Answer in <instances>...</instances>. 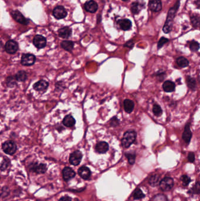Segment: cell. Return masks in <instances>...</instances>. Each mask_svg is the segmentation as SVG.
<instances>
[{
	"mask_svg": "<svg viewBox=\"0 0 200 201\" xmlns=\"http://www.w3.org/2000/svg\"><path fill=\"white\" fill-rule=\"evenodd\" d=\"M82 157V154L80 151H75L70 155L69 162L72 165L77 166L81 163Z\"/></svg>",
	"mask_w": 200,
	"mask_h": 201,
	"instance_id": "cell-6",
	"label": "cell"
},
{
	"mask_svg": "<svg viewBox=\"0 0 200 201\" xmlns=\"http://www.w3.org/2000/svg\"><path fill=\"white\" fill-rule=\"evenodd\" d=\"M142 9L141 5L138 2H133L131 6V11L134 14H137Z\"/></svg>",
	"mask_w": 200,
	"mask_h": 201,
	"instance_id": "cell-29",
	"label": "cell"
},
{
	"mask_svg": "<svg viewBox=\"0 0 200 201\" xmlns=\"http://www.w3.org/2000/svg\"><path fill=\"white\" fill-rule=\"evenodd\" d=\"M54 16L57 19H63L67 15V12L62 6H57L55 7L53 11Z\"/></svg>",
	"mask_w": 200,
	"mask_h": 201,
	"instance_id": "cell-10",
	"label": "cell"
},
{
	"mask_svg": "<svg viewBox=\"0 0 200 201\" xmlns=\"http://www.w3.org/2000/svg\"><path fill=\"white\" fill-rule=\"evenodd\" d=\"M165 72H163V71H161V72H158L157 73V78H160V81H161V80H163L164 79V76H165Z\"/></svg>",
	"mask_w": 200,
	"mask_h": 201,
	"instance_id": "cell-43",
	"label": "cell"
},
{
	"mask_svg": "<svg viewBox=\"0 0 200 201\" xmlns=\"http://www.w3.org/2000/svg\"><path fill=\"white\" fill-rule=\"evenodd\" d=\"M167 196L164 195V194H157L153 198V201H167Z\"/></svg>",
	"mask_w": 200,
	"mask_h": 201,
	"instance_id": "cell-36",
	"label": "cell"
},
{
	"mask_svg": "<svg viewBox=\"0 0 200 201\" xmlns=\"http://www.w3.org/2000/svg\"><path fill=\"white\" fill-rule=\"evenodd\" d=\"M177 65L181 68H185L189 65L188 60L184 57H178L176 59Z\"/></svg>",
	"mask_w": 200,
	"mask_h": 201,
	"instance_id": "cell-26",
	"label": "cell"
},
{
	"mask_svg": "<svg viewBox=\"0 0 200 201\" xmlns=\"http://www.w3.org/2000/svg\"><path fill=\"white\" fill-rule=\"evenodd\" d=\"M7 85L8 87L13 88L16 85V81L13 76H8L7 79Z\"/></svg>",
	"mask_w": 200,
	"mask_h": 201,
	"instance_id": "cell-38",
	"label": "cell"
},
{
	"mask_svg": "<svg viewBox=\"0 0 200 201\" xmlns=\"http://www.w3.org/2000/svg\"><path fill=\"white\" fill-rule=\"evenodd\" d=\"M180 5V1H177L175 4V5L169 10L167 14L166 21L165 22V24L163 28V31L165 34H168L172 31L173 21L176 15V13L179 8Z\"/></svg>",
	"mask_w": 200,
	"mask_h": 201,
	"instance_id": "cell-1",
	"label": "cell"
},
{
	"mask_svg": "<svg viewBox=\"0 0 200 201\" xmlns=\"http://www.w3.org/2000/svg\"><path fill=\"white\" fill-rule=\"evenodd\" d=\"M123 104L125 110L127 113H131L133 111L134 108V104L133 100L128 99L125 100H124Z\"/></svg>",
	"mask_w": 200,
	"mask_h": 201,
	"instance_id": "cell-23",
	"label": "cell"
},
{
	"mask_svg": "<svg viewBox=\"0 0 200 201\" xmlns=\"http://www.w3.org/2000/svg\"><path fill=\"white\" fill-rule=\"evenodd\" d=\"M195 154L193 152H190L188 154V159L190 162L193 163L195 161Z\"/></svg>",
	"mask_w": 200,
	"mask_h": 201,
	"instance_id": "cell-42",
	"label": "cell"
},
{
	"mask_svg": "<svg viewBox=\"0 0 200 201\" xmlns=\"http://www.w3.org/2000/svg\"><path fill=\"white\" fill-rule=\"evenodd\" d=\"M5 50L7 53L14 54L18 50V43L14 40H10L5 44Z\"/></svg>",
	"mask_w": 200,
	"mask_h": 201,
	"instance_id": "cell-8",
	"label": "cell"
},
{
	"mask_svg": "<svg viewBox=\"0 0 200 201\" xmlns=\"http://www.w3.org/2000/svg\"><path fill=\"white\" fill-rule=\"evenodd\" d=\"M159 182H160V176L157 174L151 176L149 181V183L151 187H156L158 184H160Z\"/></svg>",
	"mask_w": 200,
	"mask_h": 201,
	"instance_id": "cell-25",
	"label": "cell"
},
{
	"mask_svg": "<svg viewBox=\"0 0 200 201\" xmlns=\"http://www.w3.org/2000/svg\"><path fill=\"white\" fill-rule=\"evenodd\" d=\"M145 194H143L142 190L140 189H136L133 194V198L135 200H140L145 197Z\"/></svg>",
	"mask_w": 200,
	"mask_h": 201,
	"instance_id": "cell-30",
	"label": "cell"
},
{
	"mask_svg": "<svg viewBox=\"0 0 200 201\" xmlns=\"http://www.w3.org/2000/svg\"><path fill=\"white\" fill-rule=\"evenodd\" d=\"M36 61V57L31 54H24L21 57V64L24 66L32 65Z\"/></svg>",
	"mask_w": 200,
	"mask_h": 201,
	"instance_id": "cell-7",
	"label": "cell"
},
{
	"mask_svg": "<svg viewBox=\"0 0 200 201\" xmlns=\"http://www.w3.org/2000/svg\"><path fill=\"white\" fill-rule=\"evenodd\" d=\"M78 173L79 176L85 180L89 179L91 176L90 170L85 166H82L78 170Z\"/></svg>",
	"mask_w": 200,
	"mask_h": 201,
	"instance_id": "cell-16",
	"label": "cell"
},
{
	"mask_svg": "<svg viewBox=\"0 0 200 201\" xmlns=\"http://www.w3.org/2000/svg\"><path fill=\"white\" fill-rule=\"evenodd\" d=\"M163 89L166 92H172L175 90V84L171 81H166L163 85Z\"/></svg>",
	"mask_w": 200,
	"mask_h": 201,
	"instance_id": "cell-22",
	"label": "cell"
},
{
	"mask_svg": "<svg viewBox=\"0 0 200 201\" xmlns=\"http://www.w3.org/2000/svg\"><path fill=\"white\" fill-rule=\"evenodd\" d=\"M188 193L193 194H200V181H197L196 184L188 191Z\"/></svg>",
	"mask_w": 200,
	"mask_h": 201,
	"instance_id": "cell-31",
	"label": "cell"
},
{
	"mask_svg": "<svg viewBox=\"0 0 200 201\" xmlns=\"http://www.w3.org/2000/svg\"><path fill=\"white\" fill-rule=\"evenodd\" d=\"M29 170L34 172L38 174L45 173L46 172L47 167L44 164H38L37 162L32 163L29 166Z\"/></svg>",
	"mask_w": 200,
	"mask_h": 201,
	"instance_id": "cell-5",
	"label": "cell"
},
{
	"mask_svg": "<svg viewBox=\"0 0 200 201\" xmlns=\"http://www.w3.org/2000/svg\"><path fill=\"white\" fill-rule=\"evenodd\" d=\"M199 19H200V18L196 17V16L191 18V22H192V24H193V25L194 27H197L200 25V22H197V20H199Z\"/></svg>",
	"mask_w": 200,
	"mask_h": 201,
	"instance_id": "cell-41",
	"label": "cell"
},
{
	"mask_svg": "<svg viewBox=\"0 0 200 201\" xmlns=\"http://www.w3.org/2000/svg\"><path fill=\"white\" fill-rule=\"evenodd\" d=\"M72 199L71 197H69V196L68 195H66V196H64L63 197H62L59 201H71Z\"/></svg>",
	"mask_w": 200,
	"mask_h": 201,
	"instance_id": "cell-44",
	"label": "cell"
},
{
	"mask_svg": "<svg viewBox=\"0 0 200 201\" xmlns=\"http://www.w3.org/2000/svg\"><path fill=\"white\" fill-rule=\"evenodd\" d=\"M182 138L187 145L190 144L191 138H192V132L190 129V124L188 123L184 128V130L183 132Z\"/></svg>",
	"mask_w": 200,
	"mask_h": 201,
	"instance_id": "cell-14",
	"label": "cell"
},
{
	"mask_svg": "<svg viewBox=\"0 0 200 201\" xmlns=\"http://www.w3.org/2000/svg\"><path fill=\"white\" fill-rule=\"evenodd\" d=\"M153 112L157 116H160L163 114V110L160 105L157 104H154L153 108Z\"/></svg>",
	"mask_w": 200,
	"mask_h": 201,
	"instance_id": "cell-34",
	"label": "cell"
},
{
	"mask_svg": "<svg viewBox=\"0 0 200 201\" xmlns=\"http://www.w3.org/2000/svg\"><path fill=\"white\" fill-rule=\"evenodd\" d=\"M149 7L151 11L157 13L162 9V4L160 0H150Z\"/></svg>",
	"mask_w": 200,
	"mask_h": 201,
	"instance_id": "cell-11",
	"label": "cell"
},
{
	"mask_svg": "<svg viewBox=\"0 0 200 201\" xmlns=\"http://www.w3.org/2000/svg\"><path fill=\"white\" fill-rule=\"evenodd\" d=\"M84 7L86 11L91 13H94L96 12L98 8V4L94 0H90L86 2Z\"/></svg>",
	"mask_w": 200,
	"mask_h": 201,
	"instance_id": "cell-15",
	"label": "cell"
},
{
	"mask_svg": "<svg viewBox=\"0 0 200 201\" xmlns=\"http://www.w3.org/2000/svg\"><path fill=\"white\" fill-rule=\"evenodd\" d=\"M59 35L62 38H68L72 34L71 29L68 27H63L62 28L60 29L58 31Z\"/></svg>",
	"mask_w": 200,
	"mask_h": 201,
	"instance_id": "cell-21",
	"label": "cell"
},
{
	"mask_svg": "<svg viewBox=\"0 0 200 201\" xmlns=\"http://www.w3.org/2000/svg\"><path fill=\"white\" fill-rule=\"evenodd\" d=\"M49 86V83L45 80H40L34 85V89L37 91H44Z\"/></svg>",
	"mask_w": 200,
	"mask_h": 201,
	"instance_id": "cell-18",
	"label": "cell"
},
{
	"mask_svg": "<svg viewBox=\"0 0 200 201\" xmlns=\"http://www.w3.org/2000/svg\"><path fill=\"white\" fill-rule=\"evenodd\" d=\"M199 81H200V77H199Z\"/></svg>",
	"mask_w": 200,
	"mask_h": 201,
	"instance_id": "cell-47",
	"label": "cell"
},
{
	"mask_svg": "<svg viewBox=\"0 0 200 201\" xmlns=\"http://www.w3.org/2000/svg\"><path fill=\"white\" fill-rule=\"evenodd\" d=\"M180 179L183 182V185L184 187H187L191 181V178L186 175H184L181 176Z\"/></svg>",
	"mask_w": 200,
	"mask_h": 201,
	"instance_id": "cell-35",
	"label": "cell"
},
{
	"mask_svg": "<svg viewBox=\"0 0 200 201\" xmlns=\"http://www.w3.org/2000/svg\"><path fill=\"white\" fill-rule=\"evenodd\" d=\"M62 175L63 179L67 182L71 180L73 177H75L76 173L71 168L65 167L62 171Z\"/></svg>",
	"mask_w": 200,
	"mask_h": 201,
	"instance_id": "cell-13",
	"label": "cell"
},
{
	"mask_svg": "<svg viewBox=\"0 0 200 201\" xmlns=\"http://www.w3.org/2000/svg\"><path fill=\"white\" fill-rule=\"evenodd\" d=\"M122 1H128V0H122Z\"/></svg>",
	"mask_w": 200,
	"mask_h": 201,
	"instance_id": "cell-46",
	"label": "cell"
},
{
	"mask_svg": "<svg viewBox=\"0 0 200 201\" xmlns=\"http://www.w3.org/2000/svg\"><path fill=\"white\" fill-rule=\"evenodd\" d=\"M159 185L163 191H169L174 186V180L170 177H165L160 182Z\"/></svg>",
	"mask_w": 200,
	"mask_h": 201,
	"instance_id": "cell-4",
	"label": "cell"
},
{
	"mask_svg": "<svg viewBox=\"0 0 200 201\" xmlns=\"http://www.w3.org/2000/svg\"><path fill=\"white\" fill-rule=\"evenodd\" d=\"M133 46H134V43H133L132 41H130L128 42L125 45V46H127V47H129V48H132Z\"/></svg>",
	"mask_w": 200,
	"mask_h": 201,
	"instance_id": "cell-45",
	"label": "cell"
},
{
	"mask_svg": "<svg viewBox=\"0 0 200 201\" xmlns=\"http://www.w3.org/2000/svg\"><path fill=\"white\" fill-rule=\"evenodd\" d=\"M28 78L27 74L25 72V71H20L18 72L16 75H15V79L18 81L20 82H24L27 80Z\"/></svg>",
	"mask_w": 200,
	"mask_h": 201,
	"instance_id": "cell-28",
	"label": "cell"
},
{
	"mask_svg": "<svg viewBox=\"0 0 200 201\" xmlns=\"http://www.w3.org/2000/svg\"><path fill=\"white\" fill-rule=\"evenodd\" d=\"M3 151L8 155H13L16 151V145L13 141H7L2 145Z\"/></svg>",
	"mask_w": 200,
	"mask_h": 201,
	"instance_id": "cell-3",
	"label": "cell"
},
{
	"mask_svg": "<svg viewBox=\"0 0 200 201\" xmlns=\"http://www.w3.org/2000/svg\"><path fill=\"white\" fill-rule=\"evenodd\" d=\"M61 46L67 51H71L74 46V43L71 41H63L61 43Z\"/></svg>",
	"mask_w": 200,
	"mask_h": 201,
	"instance_id": "cell-27",
	"label": "cell"
},
{
	"mask_svg": "<svg viewBox=\"0 0 200 201\" xmlns=\"http://www.w3.org/2000/svg\"><path fill=\"white\" fill-rule=\"evenodd\" d=\"M11 15L15 20L19 23H21L22 24H27L28 22V20L18 11H12Z\"/></svg>",
	"mask_w": 200,
	"mask_h": 201,
	"instance_id": "cell-12",
	"label": "cell"
},
{
	"mask_svg": "<svg viewBox=\"0 0 200 201\" xmlns=\"http://www.w3.org/2000/svg\"><path fill=\"white\" fill-rule=\"evenodd\" d=\"M125 155L126 158L128 159L129 163L130 165H132L135 163L136 157L135 152H128V153H126Z\"/></svg>",
	"mask_w": 200,
	"mask_h": 201,
	"instance_id": "cell-32",
	"label": "cell"
},
{
	"mask_svg": "<svg viewBox=\"0 0 200 201\" xmlns=\"http://www.w3.org/2000/svg\"><path fill=\"white\" fill-rule=\"evenodd\" d=\"M62 122H63V124L66 127L71 128L75 125L76 123V121L75 118L71 115H68L64 118Z\"/></svg>",
	"mask_w": 200,
	"mask_h": 201,
	"instance_id": "cell-20",
	"label": "cell"
},
{
	"mask_svg": "<svg viewBox=\"0 0 200 201\" xmlns=\"http://www.w3.org/2000/svg\"><path fill=\"white\" fill-rule=\"evenodd\" d=\"M199 48H200V44L198 42H197L194 40H193L190 42V49L191 51L196 52L199 50Z\"/></svg>",
	"mask_w": 200,
	"mask_h": 201,
	"instance_id": "cell-33",
	"label": "cell"
},
{
	"mask_svg": "<svg viewBox=\"0 0 200 201\" xmlns=\"http://www.w3.org/2000/svg\"><path fill=\"white\" fill-rule=\"evenodd\" d=\"M95 150L99 154H105L109 150V144L104 141L99 142L96 145Z\"/></svg>",
	"mask_w": 200,
	"mask_h": 201,
	"instance_id": "cell-17",
	"label": "cell"
},
{
	"mask_svg": "<svg viewBox=\"0 0 200 201\" xmlns=\"http://www.w3.org/2000/svg\"><path fill=\"white\" fill-rule=\"evenodd\" d=\"M10 161L9 160V159L8 158H4V160H2V162H1V170L2 171H5L9 166Z\"/></svg>",
	"mask_w": 200,
	"mask_h": 201,
	"instance_id": "cell-37",
	"label": "cell"
},
{
	"mask_svg": "<svg viewBox=\"0 0 200 201\" xmlns=\"http://www.w3.org/2000/svg\"><path fill=\"white\" fill-rule=\"evenodd\" d=\"M10 194V190L7 187H4L1 189V196L2 198L7 197Z\"/></svg>",
	"mask_w": 200,
	"mask_h": 201,
	"instance_id": "cell-40",
	"label": "cell"
},
{
	"mask_svg": "<svg viewBox=\"0 0 200 201\" xmlns=\"http://www.w3.org/2000/svg\"><path fill=\"white\" fill-rule=\"evenodd\" d=\"M186 81L187 86L190 89H191L192 91L196 90L197 87V82L194 78L190 76H187V77L186 78Z\"/></svg>",
	"mask_w": 200,
	"mask_h": 201,
	"instance_id": "cell-24",
	"label": "cell"
},
{
	"mask_svg": "<svg viewBox=\"0 0 200 201\" xmlns=\"http://www.w3.org/2000/svg\"><path fill=\"white\" fill-rule=\"evenodd\" d=\"M137 136L136 132L133 130H129L126 131L122 140V145L125 148H128L131 145L133 144L136 141Z\"/></svg>",
	"mask_w": 200,
	"mask_h": 201,
	"instance_id": "cell-2",
	"label": "cell"
},
{
	"mask_svg": "<svg viewBox=\"0 0 200 201\" xmlns=\"http://www.w3.org/2000/svg\"><path fill=\"white\" fill-rule=\"evenodd\" d=\"M33 43L37 48L41 49L45 47L46 45V40L43 36L41 35H37L34 37Z\"/></svg>",
	"mask_w": 200,
	"mask_h": 201,
	"instance_id": "cell-9",
	"label": "cell"
},
{
	"mask_svg": "<svg viewBox=\"0 0 200 201\" xmlns=\"http://www.w3.org/2000/svg\"><path fill=\"white\" fill-rule=\"evenodd\" d=\"M119 26H120V28L124 31H127L131 28V22L128 19H123L117 21Z\"/></svg>",
	"mask_w": 200,
	"mask_h": 201,
	"instance_id": "cell-19",
	"label": "cell"
},
{
	"mask_svg": "<svg viewBox=\"0 0 200 201\" xmlns=\"http://www.w3.org/2000/svg\"><path fill=\"white\" fill-rule=\"evenodd\" d=\"M169 42V39L165 38V37H162L160 38L159 40L158 44H157V48L158 49H160L161 47L163 46V45Z\"/></svg>",
	"mask_w": 200,
	"mask_h": 201,
	"instance_id": "cell-39",
	"label": "cell"
}]
</instances>
